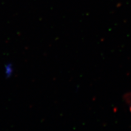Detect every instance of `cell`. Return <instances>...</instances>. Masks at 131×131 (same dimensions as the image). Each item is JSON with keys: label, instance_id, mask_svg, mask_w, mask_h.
<instances>
[{"label": "cell", "instance_id": "obj_1", "mask_svg": "<svg viewBox=\"0 0 131 131\" xmlns=\"http://www.w3.org/2000/svg\"><path fill=\"white\" fill-rule=\"evenodd\" d=\"M5 74H6V77H10L13 73V68L11 64H7L5 67Z\"/></svg>", "mask_w": 131, "mask_h": 131}]
</instances>
